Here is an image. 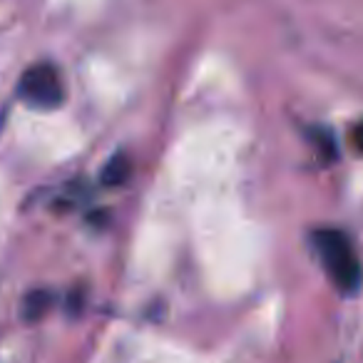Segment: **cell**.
Returning a JSON list of instances; mask_svg holds the SVG:
<instances>
[{"instance_id":"obj_1","label":"cell","mask_w":363,"mask_h":363,"mask_svg":"<svg viewBox=\"0 0 363 363\" xmlns=\"http://www.w3.org/2000/svg\"><path fill=\"white\" fill-rule=\"evenodd\" d=\"M311 247L321 262L326 277L341 294L358 291L363 281V267L351 237L341 229L321 227L311 232Z\"/></svg>"},{"instance_id":"obj_2","label":"cell","mask_w":363,"mask_h":363,"mask_svg":"<svg viewBox=\"0 0 363 363\" xmlns=\"http://www.w3.org/2000/svg\"><path fill=\"white\" fill-rule=\"evenodd\" d=\"M18 95L28 105L40 107V110H52L65 100V85L62 75L52 62H38L23 72L18 82Z\"/></svg>"},{"instance_id":"obj_3","label":"cell","mask_w":363,"mask_h":363,"mask_svg":"<svg viewBox=\"0 0 363 363\" xmlns=\"http://www.w3.org/2000/svg\"><path fill=\"white\" fill-rule=\"evenodd\" d=\"M130 169H132L130 160H127L125 155H115L105 164V169H102L100 182L105 184V187H120V184L127 182V177H130Z\"/></svg>"},{"instance_id":"obj_4","label":"cell","mask_w":363,"mask_h":363,"mask_svg":"<svg viewBox=\"0 0 363 363\" xmlns=\"http://www.w3.org/2000/svg\"><path fill=\"white\" fill-rule=\"evenodd\" d=\"M50 294L48 291H35V294H30L28 296V301H26V311H28V318H38V316H43V313L48 311V306H50Z\"/></svg>"},{"instance_id":"obj_5","label":"cell","mask_w":363,"mask_h":363,"mask_svg":"<svg viewBox=\"0 0 363 363\" xmlns=\"http://www.w3.org/2000/svg\"><path fill=\"white\" fill-rule=\"evenodd\" d=\"M351 145H353V150H356L358 155H363V122L351 130Z\"/></svg>"},{"instance_id":"obj_6","label":"cell","mask_w":363,"mask_h":363,"mask_svg":"<svg viewBox=\"0 0 363 363\" xmlns=\"http://www.w3.org/2000/svg\"><path fill=\"white\" fill-rule=\"evenodd\" d=\"M0 125H3V115H0Z\"/></svg>"}]
</instances>
